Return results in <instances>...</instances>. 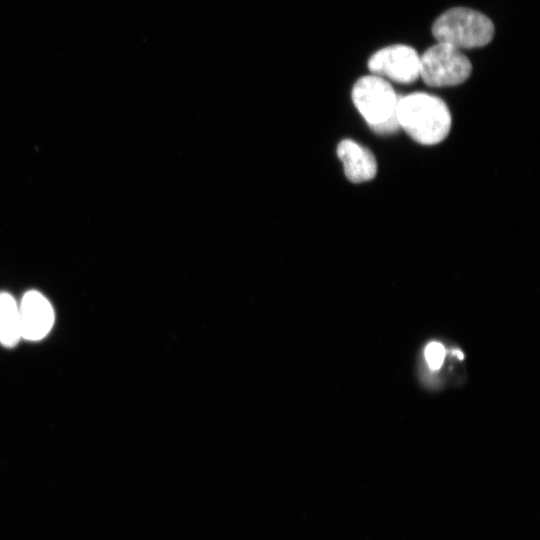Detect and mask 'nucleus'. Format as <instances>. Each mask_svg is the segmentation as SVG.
I'll use <instances>...</instances> for the list:
<instances>
[{
	"mask_svg": "<svg viewBox=\"0 0 540 540\" xmlns=\"http://www.w3.org/2000/svg\"><path fill=\"white\" fill-rule=\"evenodd\" d=\"M352 100L370 128L378 134H391L399 129L397 105L399 97L391 84L377 75L361 77L352 89Z\"/></svg>",
	"mask_w": 540,
	"mask_h": 540,
	"instance_id": "obj_2",
	"label": "nucleus"
},
{
	"mask_svg": "<svg viewBox=\"0 0 540 540\" xmlns=\"http://www.w3.org/2000/svg\"><path fill=\"white\" fill-rule=\"evenodd\" d=\"M396 115L399 128L423 145L443 141L451 129L452 118L447 105L427 93H412L399 98Z\"/></svg>",
	"mask_w": 540,
	"mask_h": 540,
	"instance_id": "obj_1",
	"label": "nucleus"
},
{
	"mask_svg": "<svg viewBox=\"0 0 540 540\" xmlns=\"http://www.w3.org/2000/svg\"><path fill=\"white\" fill-rule=\"evenodd\" d=\"M19 314L21 336L29 341L43 339L54 323L51 303L35 290L25 293L19 305Z\"/></svg>",
	"mask_w": 540,
	"mask_h": 540,
	"instance_id": "obj_6",
	"label": "nucleus"
},
{
	"mask_svg": "<svg viewBox=\"0 0 540 540\" xmlns=\"http://www.w3.org/2000/svg\"><path fill=\"white\" fill-rule=\"evenodd\" d=\"M21 338L19 305L10 294L0 292V342L13 347Z\"/></svg>",
	"mask_w": 540,
	"mask_h": 540,
	"instance_id": "obj_8",
	"label": "nucleus"
},
{
	"mask_svg": "<svg viewBox=\"0 0 540 540\" xmlns=\"http://www.w3.org/2000/svg\"><path fill=\"white\" fill-rule=\"evenodd\" d=\"M472 65L467 56L449 44L437 42L420 56V76L432 87L454 86L464 82L471 74Z\"/></svg>",
	"mask_w": 540,
	"mask_h": 540,
	"instance_id": "obj_4",
	"label": "nucleus"
},
{
	"mask_svg": "<svg viewBox=\"0 0 540 540\" xmlns=\"http://www.w3.org/2000/svg\"><path fill=\"white\" fill-rule=\"evenodd\" d=\"M438 42L457 49H471L488 44L494 36L492 21L479 11L455 7L439 16L432 26Z\"/></svg>",
	"mask_w": 540,
	"mask_h": 540,
	"instance_id": "obj_3",
	"label": "nucleus"
},
{
	"mask_svg": "<svg viewBox=\"0 0 540 540\" xmlns=\"http://www.w3.org/2000/svg\"><path fill=\"white\" fill-rule=\"evenodd\" d=\"M454 354H456L460 359H463V354L461 351H454Z\"/></svg>",
	"mask_w": 540,
	"mask_h": 540,
	"instance_id": "obj_10",
	"label": "nucleus"
},
{
	"mask_svg": "<svg viewBox=\"0 0 540 540\" xmlns=\"http://www.w3.org/2000/svg\"><path fill=\"white\" fill-rule=\"evenodd\" d=\"M425 357L430 368L439 369L445 357V349L440 343L432 342L426 347Z\"/></svg>",
	"mask_w": 540,
	"mask_h": 540,
	"instance_id": "obj_9",
	"label": "nucleus"
},
{
	"mask_svg": "<svg viewBox=\"0 0 540 540\" xmlns=\"http://www.w3.org/2000/svg\"><path fill=\"white\" fill-rule=\"evenodd\" d=\"M337 154L344 166L346 177L353 183L373 179L377 172V163L370 150L350 139L342 140L337 147Z\"/></svg>",
	"mask_w": 540,
	"mask_h": 540,
	"instance_id": "obj_7",
	"label": "nucleus"
},
{
	"mask_svg": "<svg viewBox=\"0 0 540 540\" xmlns=\"http://www.w3.org/2000/svg\"><path fill=\"white\" fill-rule=\"evenodd\" d=\"M368 68L382 78L412 83L420 76V56L410 46L395 44L374 53L368 61Z\"/></svg>",
	"mask_w": 540,
	"mask_h": 540,
	"instance_id": "obj_5",
	"label": "nucleus"
}]
</instances>
